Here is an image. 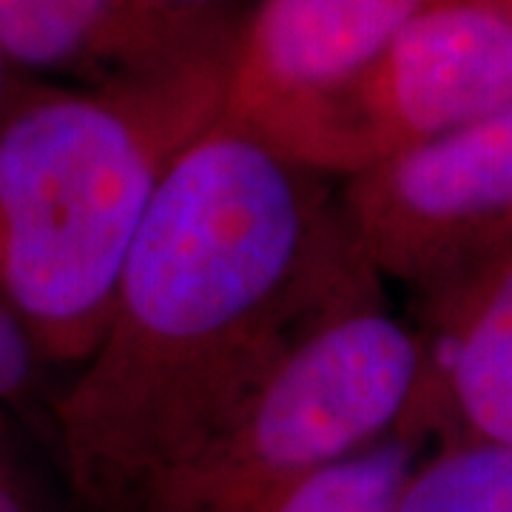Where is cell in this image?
Returning <instances> with one entry per match:
<instances>
[{"instance_id":"cell-1","label":"cell","mask_w":512,"mask_h":512,"mask_svg":"<svg viewBox=\"0 0 512 512\" xmlns=\"http://www.w3.org/2000/svg\"><path fill=\"white\" fill-rule=\"evenodd\" d=\"M370 274L316 174L220 117L171 168L55 404L77 510L151 512Z\"/></svg>"},{"instance_id":"cell-2","label":"cell","mask_w":512,"mask_h":512,"mask_svg":"<svg viewBox=\"0 0 512 512\" xmlns=\"http://www.w3.org/2000/svg\"><path fill=\"white\" fill-rule=\"evenodd\" d=\"M231 46L0 111V296L46 362H86L100 345L171 168L220 123Z\"/></svg>"},{"instance_id":"cell-3","label":"cell","mask_w":512,"mask_h":512,"mask_svg":"<svg viewBox=\"0 0 512 512\" xmlns=\"http://www.w3.org/2000/svg\"><path fill=\"white\" fill-rule=\"evenodd\" d=\"M421 370V333L367 293L350 299L293 345L151 512H271L313 473L399 433Z\"/></svg>"},{"instance_id":"cell-4","label":"cell","mask_w":512,"mask_h":512,"mask_svg":"<svg viewBox=\"0 0 512 512\" xmlns=\"http://www.w3.org/2000/svg\"><path fill=\"white\" fill-rule=\"evenodd\" d=\"M510 106L512 9L501 0H441L330 109L308 171L350 180Z\"/></svg>"},{"instance_id":"cell-5","label":"cell","mask_w":512,"mask_h":512,"mask_svg":"<svg viewBox=\"0 0 512 512\" xmlns=\"http://www.w3.org/2000/svg\"><path fill=\"white\" fill-rule=\"evenodd\" d=\"M339 214L373 274L436 291L512 239V106L345 180Z\"/></svg>"},{"instance_id":"cell-6","label":"cell","mask_w":512,"mask_h":512,"mask_svg":"<svg viewBox=\"0 0 512 512\" xmlns=\"http://www.w3.org/2000/svg\"><path fill=\"white\" fill-rule=\"evenodd\" d=\"M441 0H259L228 57L222 120L308 171L330 109Z\"/></svg>"},{"instance_id":"cell-7","label":"cell","mask_w":512,"mask_h":512,"mask_svg":"<svg viewBox=\"0 0 512 512\" xmlns=\"http://www.w3.org/2000/svg\"><path fill=\"white\" fill-rule=\"evenodd\" d=\"M430 296L424 370L399 433L439 427L444 444L512 447V239Z\"/></svg>"},{"instance_id":"cell-8","label":"cell","mask_w":512,"mask_h":512,"mask_svg":"<svg viewBox=\"0 0 512 512\" xmlns=\"http://www.w3.org/2000/svg\"><path fill=\"white\" fill-rule=\"evenodd\" d=\"M214 12H163L134 0H0V52L12 69L106 89L177 69L234 43Z\"/></svg>"},{"instance_id":"cell-9","label":"cell","mask_w":512,"mask_h":512,"mask_svg":"<svg viewBox=\"0 0 512 512\" xmlns=\"http://www.w3.org/2000/svg\"><path fill=\"white\" fill-rule=\"evenodd\" d=\"M416 441L393 433L305 478L271 512H396L404 484L416 470Z\"/></svg>"},{"instance_id":"cell-10","label":"cell","mask_w":512,"mask_h":512,"mask_svg":"<svg viewBox=\"0 0 512 512\" xmlns=\"http://www.w3.org/2000/svg\"><path fill=\"white\" fill-rule=\"evenodd\" d=\"M396 512H512V447L444 444L410 473Z\"/></svg>"},{"instance_id":"cell-11","label":"cell","mask_w":512,"mask_h":512,"mask_svg":"<svg viewBox=\"0 0 512 512\" xmlns=\"http://www.w3.org/2000/svg\"><path fill=\"white\" fill-rule=\"evenodd\" d=\"M40 362L46 359L40 356L29 328L0 296V404L29 396Z\"/></svg>"},{"instance_id":"cell-12","label":"cell","mask_w":512,"mask_h":512,"mask_svg":"<svg viewBox=\"0 0 512 512\" xmlns=\"http://www.w3.org/2000/svg\"><path fill=\"white\" fill-rule=\"evenodd\" d=\"M0 512H32L15 478L6 473L3 464H0Z\"/></svg>"},{"instance_id":"cell-13","label":"cell","mask_w":512,"mask_h":512,"mask_svg":"<svg viewBox=\"0 0 512 512\" xmlns=\"http://www.w3.org/2000/svg\"><path fill=\"white\" fill-rule=\"evenodd\" d=\"M148 9H163V12H214L217 0H134Z\"/></svg>"},{"instance_id":"cell-14","label":"cell","mask_w":512,"mask_h":512,"mask_svg":"<svg viewBox=\"0 0 512 512\" xmlns=\"http://www.w3.org/2000/svg\"><path fill=\"white\" fill-rule=\"evenodd\" d=\"M9 100H12V63L0 52V111L9 106Z\"/></svg>"},{"instance_id":"cell-15","label":"cell","mask_w":512,"mask_h":512,"mask_svg":"<svg viewBox=\"0 0 512 512\" xmlns=\"http://www.w3.org/2000/svg\"><path fill=\"white\" fill-rule=\"evenodd\" d=\"M501 3H504V6H507V9H512V0H501Z\"/></svg>"}]
</instances>
